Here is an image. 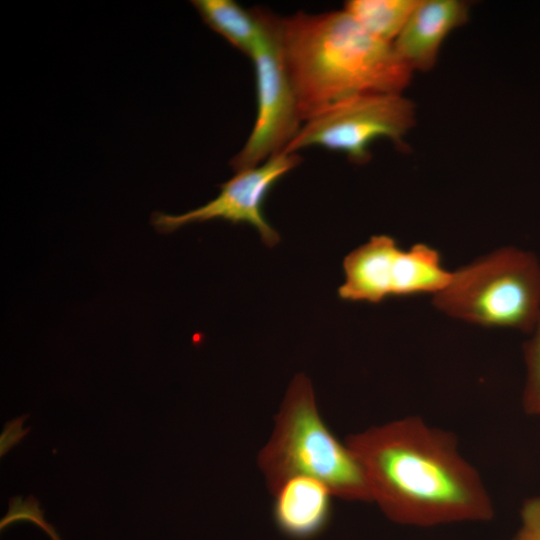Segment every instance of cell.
Segmentation results:
<instances>
[{"label": "cell", "instance_id": "cell-1", "mask_svg": "<svg viewBox=\"0 0 540 540\" xmlns=\"http://www.w3.org/2000/svg\"><path fill=\"white\" fill-rule=\"evenodd\" d=\"M371 502L392 521L416 526L487 521L493 505L455 436L410 416L351 434Z\"/></svg>", "mask_w": 540, "mask_h": 540}, {"label": "cell", "instance_id": "cell-2", "mask_svg": "<svg viewBox=\"0 0 540 540\" xmlns=\"http://www.w3.org/2000/svg\"><path fill=\"white\" fill-rule=\"evenodd\" d=\"M283 61L302 121L364 93H400L412 68L393 43L362 28L345 10L280 18Z\"/></svg>", "mask_w": 540, "mask_h": 540}, {"label": "cell", "instance_id": "cell-3", "mask_svg": "<svg viewBox=\"0 0 540 540\" xmlns=\"http://www.w3.org/2000/svg\"><path fill=\"white\" fill-rule=\"evenodd\" d=\"M257 463L270 493L288 478L304 475L326 484L334 497L371 502L357 459L322 420L312 383L303 373L289 384Z\"/></svg>", "mask_w": 540, "mask_h": 540}, {"label": "cell", "instance_id": "cell-4", "mask_svg": "<svg viewBox=\"0 0 540 540\" xmlns=\"http://www.w3.org/2000/svg\"><path fill=\"white\" fill-rule=\"evenodd\" d=\"M432 304L468 324L529 335L540 319V260L517 246L496 248L451 271Z\"/></svg>", "mask_w": 540, "mask_h": 540}, {"label": "cell", "instance_id": "cell-5", "mask_svg": "<svg viewBox=\"0 0 540 540\" xmlns=\"http://www.w3.org/2000/svg\"><path fill=\"white\" fill-rule=\"evenodd\" d=\"M342 266L345 280L338 296L349 302L375 304L393 297H433L451 277V270L433 246L421 242L404 249L386 234L371 236L344 257Z\"/></svg>", "mask_w": 540, "mask_h": 540}, {"label": "cell", "instance_id": "cell-6", "mask_svg": "<svg viewBox=\"0 0 540 540\" xmlns=\"http://www.w3.org/2000/svg\"><path fill=\"white\" fill-rule=\"evenodd\" d=\"M414 123V105L400 93L359 94L305 121L284 153L319 146L361 165L370 160V146L379 138L404 147Z\"/></svg>", "mask_w": 540, "mask_h": 540}, {"label": "cell", "instance_id": "cell-7", "mask_svg": "<svg viewBox=\"0 0 540 540\" xmlns=\"http://www.w3.org/2000/svg\"><path fill=\"white\" fill-rule=\"evenodd\" d=\"M264 29L249 56L255 68L257 115L243 148L230 160L234 172L285 151L301 128L297 102L280 47V17L262 9Z\"/></svg>", "mask_w": 540, "mask_h": 540}, {"label": "cell", "instance_id": "cell-8", "mask_svg": "<svg viewBox=\"0 0 540 540\" xmlns=\"http://www.w3.org/2000/svg\"><path fill=\"white\" fill-rule=\"evenodd\" d=\"M301 162L296 153H279L262 164L236 171L234 176L220 185V193L213 200L180 215L155 212L151 223L163 234L191 224L222 219L233 224H249L259 233L268 247L280 241L279 233L264 216V201L272 187Z\"/></svg>", "mask_w": 540, "mask_h": 540}, {"label": "cell", "instance_id": "cell-9", "mask_svg": "<svg viewBox=\"0 0 540 540\" xmlns=\"http://www.w3.org/2000/svg\"><path fill=\"white\" fill-rule=\"evenodd\" d=\"M469 5L458 0H420L393 42L412 70L431 69L446 37L468 20Z\"/></svg>", "mask_w": 540, "mask_h": 540}, {"label": "cell", "instance_id": "cell-10", "mask_svg": "<svg viewBox=\"0 0 540 540\" xmlns=\"http://www.w3.org/2000/svg\"><path fill=\"white\" fill-rule=\"evenodd\" d=\"M271 494L275 525L291 539H312L330 522L334 495L320 480L304 475L293 476Z\"/></svg>", "mask_w": 540, "mask_h": 540}, {"label": "cell", "instance_id": "cell-11", "mask_svg": "<svg viewBox=\"0 0 540 540\" xmlns=\"http://www.w3.org/2000/svg\"><path fill=\"white\" fill-rule=\"evenodd\" d=\"M191 4L208 27L251 55L264 29L262 8L246 10L232 0H193Z\"/></svg>", "mask_w": 540, "mask_h": 540}, {"label": "cell", "instance_id": "cell-12", "mask_svg": "<svg viewBox=\"0 0 540 540\" xmlns=\"http://www.w3.org/2000/svg\"><path fill=\"white\" fill-rule=\"evenodd\" d=\"M420 0H350L344 5L357 23L372 36L388 42L401 33Z\"/></svg>", "mask_w": 540, "mask_h": 540}, {"label": "cell", "instance_id": "cell-13", "mask_svg": "<svg viewBox=\"0 0 540 540\" xmlns=\"http://www.w3.org/2000/svg\"><path fill=\"white\" fill-rule=\"evenodd\" d=\"M523 361L522 407L526 414L540 416V319L523 345Z\"/></svg>", "mask_w": 540, "mask_h": 540}, {"label": "cell", "instance_id": "cell-14", "mask_svg": "<svg viewBox=\"0 0 540 540\" xmlns=\"http://www.w3.org/2000/svg\"><path fill=\"white\" fill-rule=\"evenodd\" d=\"M18 521H31L43 529L52 540H62L55 528L45 521L44 511L33 495H29L24 501L21 496L9 499L8 512L0 521L1 531Z\"/></svg>", "mask_w": 540, "mask_h": 540}, {"label": "cell", "instance_id": "cell-15", "mask_svg": "<svg viewBox=\"0 0 540 540\" xmlns=\"http://www.w3.org/2000/svg\"><path fill=\"white\" fill-rule=\"evenodd\" d=\"M511 540H540V495L528 498L520 509V526Z\"/></svg>", "mask_w": 540, "mask_h": 540}, {"label": "cell", "instance_id": "cell-16", "mask_svg": "<svg viewBox=\"0 0 540 540\" xmlns=\"http://www.w3.org/2000/svg\"><path fill=\"white\" fill-rule=\"evenodd\" d=\"M29 417V415H22L8 421L4 425L3 432L0 436V456L3 457L12 447L17 445L26 436L30 430L22 429L23 422Z\"/></svg>", "mask_w": 540, "mask_h": 540}]
</instances>
